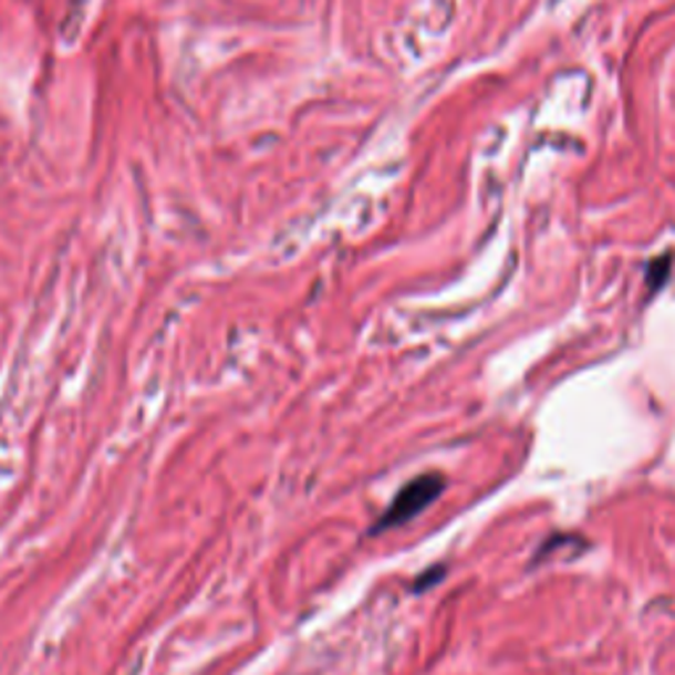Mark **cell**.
Returning <instances> with one entry per match:
<instances>
[{
  "mask_svg": "<svg viewBox=\"0 0 675 675\" xmlns=\"http://www.w3.org/2000/svg\"><path fill=\"white\" fill-rule=\"evenodd\" d=\"M444 486L446 480L440 478L438 472H425L419 475V478L409 480V484L394 496V501H391L388 509L381 515V520L372 528V533H383V530L406 526L409 520H415L417 515H423L425 509L438 499Z\"/></svg>",
  "mask_w": 675,
  "mask_h": 675,
  "instance_id": "6da1fadb",
  "label": "cell"
},
{
  "mask_svg": "<svg viewBox=\"0 0 675 675\" xmlns=\"http://www.w3.org/2000/svg\"><path fill=\"white\" fill-rule=\"evenodd\" d=\"M438 575H444V568L428 570V573H425V575H419V578H417V583H415V591H425V589H428V585L436 583V578H438Z\"/></svg>",
  "mask_w": 675,
  "mask_h": 675,
  "instance_id": "7a4b0ae2",
  "label": "cell"
}]
</instances>
